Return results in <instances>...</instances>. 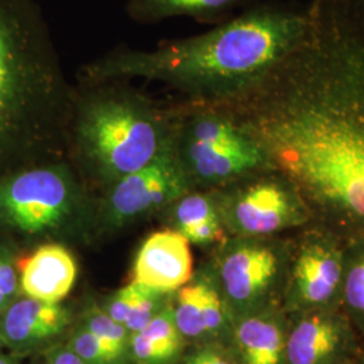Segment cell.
<instances>
[{
  "instance_id": "cell-1",
  "label": "cell",
  "mask_w": 364,
  "mask_h": 364,
  "mask_svg": "<svg viewBox=\"0 0 364 364\" xmlns=\"http://www.w3.org/2000/svg\"><path fill=\"white\" fill-rule=\"evenodd\" d=\"M311 25L259 85L227 105L274 168L340 234L364 232V10L311 0Z\"/></svg>"
},
{
  "instance_id": "cell-15",
  "label": "cell",
  "mask_w": 364,
  "mask_h": 364,
  "mask_svg": "<svg viewBox=\"0 0 364 364\" xmlns=\"http://www.w3.org/2000/svg\"><path fill=\"white\" fill-rule=\"evenodd\" d=\"M77 264L61 243H46L21 263V289L30 299L60 302L75 285Z\"/></svg>"
},
{
  "instance_id": "cell-7",
  "label": "cell",
  "mask_w": 364,
  "mask_h": 364,
  "mask_svg": "<svg viewBox=\"0 0 364 364\" xmlns=\"http://www.w3.org/2000/svg\"><path fill=\"white\" fill-rule=\"evenodd\" d=\"M290 234L227 236L215 247L210 266L234 323L282 306L291 255Z\"/></svg>"
},
{
  "instance_id": "cell-11",
  "label": "cell",
  "mask_w": 364,
  "mask_h": 364,
  "mask_svg": "<svg viewBox=\"0 0 364 364\" xmlns=\"http://www.w3.org/2000/svg\"><path fill=\"white\" fill-rule=\"evenodd\" d=\"M363 344L341 306L289 316L287 364H353Z\"/></svg>"
},
{
  "instance_id": "cell-17",
  "label": "cell",
  "mask_w": 364,
  "mask_h": 364,
  "mask_svg": "<svg viewBox=\"0 0 364 364\" xmlns=\"http://www.w3.org/2000/svg\"><path fill=\"white\" fill-rule=\"evenodd\" d=\"M257 1L259 0H129L126 14L144 25L182 16L218 25Z\"/></svg>"
},
{
  "instance_id": "cell-5",
  "label": "cell",
  "mask_w": 364,
  "mask_h": 364,
  "mask_svg": "<svg viewBox=\"0 0 364 364\" xmlns=\"http://www.w3.org/2000/svg\"><path fill=\"white\" fill-rule=\"evenodd\" d=\"M68 158L0 174V225L36 239L95 230L96 197Z\"/></svg>"
},
{
  "instance_id": "cell-23",
  "label": "cell",
  "mask_w": 364,
  "mask_h": 364,
  "mask_svg": "<svg viewBox=\"0 0 364 364\" xmlns=\"http://www.w3.org/2000/svg\"><path fill=\"white\" fill-rule=\"evenodd\" d=\"M164 294L154 289L144 287L139 284V293L135 299V304L131 309L129 317L126 318L124 326L130 331V333H135L142 331L158 313L162 311L164 305Z\"/></svg>"
},
{
  "instance_id": "cell-30",
  "label": "cell",
  "mask_w": 364,
  "mask_h": 364,
  "mask_svg": "<svg viewBox=\"0 0 364 364\" xmlns=\"http://www.w3.org/2000/svg\"><path fill=\"white\" fill-rule=\"evenodd\" d=\"M9 305H10V299L6 297V296L0 291V311H1V309H7Z\"/></svg>"
},
{
  "instance_id": "cell-25",
  "label": "cell",
  "mask_w": 364,
  "mask_h": 364,
  "mask_svg": "<svg viewBox=\"0 0 364 364\" xmlns=\"http://www.w3.org/2000/svg\"><path fill=\"white\" fill-rule=\"evenodd\" d=\"M130 348L135 360L139 364L169 363L156 344L141 331L131 333Z\"/></svg>"
},
{
  "instance_id": "cell-34",
  "label": "cell",
  "mask_w": 364,
  "mask_h": 364,
  "mask_svg": "<svg viewBox=\"0 0 364 364\" xmlns=\"http://www.w3.org/2000/svg\"><path fill=\"white\" fill-rule=\"evenodd\" d=\"M186 364H192V363H189V362H186Z\"/></svg>"
},
{
  "instance_id": "cell-19",
  "label": "cell",
  "mask_w": 364,
  "mask_h": 364,
  "mask_svg": "<svg viewBox=\"0 0 364 364\" xmlns=\"http://www.w3.org/2000/svg\"><path fill=\"white\" fill-rule=\"evenodd\" d=\"M164 212L169 213L171 228L181 235L209 221L221 220L213 191H189Z\"/></svg>"
},
{
  "instance_id": "cell-21",
  "label": "cell",
  "mask_w": 364,
  "mask_h": 364,
  "mask_svg": "<svg viewBox=\"0 0 364 364\" xmlns=\"http://www.w3.org/2000/svg\"><path fill=\"white\" fill-rule=\"evenodd\" d=\"M85 328L122 358L130 348V331L123 324L112 320L107 313L93 311L87 317Z\"/></svg>"
},
{
  "instance_id": "cell-2",
  "label": "cell",
  "mask_w": 364,
  "mask_h": 364,
  "mask_svg": "<svg viewBox=\"0 0 364 364\" xmlns=\"http://www.w3.org/2000/svg\"><path fill=\"white\" fill-rule=\"evenodd\" d=\"M311 25L309 4L259 0L201 34L151 50L117 48L82 65V80L159 82L177 102L227 105L245 97L281 64Z\"/></svg>"
},
{
  "instance_id": "cell-20",
  "label": "cell",
  "mask_w": 364,
  "mask_h": 364,
  "mask_svg": "<svg viewBox=\"0 0 364 364\" xmlns=\"http://www.w3.org/2000/svg\"><path fill=\"white\" fill-rule=\"evenodd\" d=\"M141 332L156 344L168 362H171L181 351L183 336L176 324L174 308L171 305H165Z\"/></svg>"
},
{
  "instance_id": "cell-27",
  "label": "cell",
  "mask_w": 364,
  "mask_h": 364,
  "mask_svg": "<svg viewBox=\"0 0 364 364\" xmlns=\"http://www.w3.org/2000/svg\"><path fill=\"white\" fill-rule=\"evenodd\" d=\"M186 362L192 364H236L234 358H228L221 352L219 348L215 347H204L191 355Z\"/></svg>"
},
{
  "instance_id": "cell-28",
  "label": "cell",
  "mask_w": 364,
  "mask_h": 364,
  "mask_svg": "<svg viewBox=\"0 0 364 364\" xmlns=\"http://www.w3.org/2000/svg\"><path fill=\"white\" fill-rule=\"evenodd\" d=\"M49 364H84L77 358V355L70 348H60L54 352Z\"/></svg>"
},
{
  "instance_id": "cell-22",
  "label": "cell",
  "mask_w": 364,
  "mask_h": 364,
  "mask_svg": "<svg viewBox=\"0 0 364 364\" xmlns=\"http://www.w3.org/2000/svg\"><path fill=\"white\" fill-rule=\"evenodd\" d=\"M70 350L84 364H120L123 359L109 350L100 338H96L85 326L78 329L70 341Z\"/></svg>"
},
{
  "instance_id": "cell-29",
  "label": "cell",
  "mask_w": 364,
  "mask_h": 364,
  "mask_svg": "<svg viewBox=\"0 0 364 364\" xmlns=\"http://www.w3.org/2000/svg\"><path fill=\"white\" fill-rule=\"evenodd\" d=\"M341 1H344V3H347L350 6H353L356 9L364 10V0H341Z\"/></svg>"
},
{
  "instance_id": "cell-13",
  "label": "cell",
  "mask_w": 364,
  "mask_h": 364,
  "mask_svg": "<svg viewBox=\"0 0 364 364\" xmlns=\"http://www.w3.org/2000/svg\"><path fill=\"white\" fill-rule=\"evenodd\" d=\"M191 243L173 228L150 235L139 248L134 281L162 293L181 289L193 278Z\"/></svg>"
},
{
  "instance_id": "cell-9",
  "label": "cell",
  "mask_w": 364,
  "mask_h": 364,
  "mask_svg": "<svg viewBox=\"0 0 364 364\" xmlns=\"http://www.w3.org/2000/svg\"><path fill=\"white\" fill-rule=\"evenodd\" d=\"M291 255L282 309L287 316L340 306L346 240L338 230L314 220L290 234Z\"/></svg>"
},
{
  "instance_id": "cell-24",
  "label": "cell",
  "mask_w": 364,
  "mask_h": 364,
  "mask_svg": "<svg viewBox=\"0 0 364 364\" xmlns=\"http://www.w3.org/2000/svg\"><path fill=\"white\" fill-rule=\"evenodd\" d=\"M138 293H139V284L135 282V281L130 285L120 289L117 293H115L112 299L109 301L105 313L112 320H115L117 323L124 326L126 318L129 317L131 309L135 304V299L138 297Z\"/></svg>"
},
{
  "instance_id": "cell-10",
  "label": "cell",
  "mask_w": 364,
  "mask_h": 364,
  "mask_svg": "<svg viewBox=\"0 0 364 364\" xmlns=\"http://www.w3.org/2000/svg\"><path fill=\"white\" fill-rule=\"evenodd\" d=\"M192 191L173 144L151 164L122 177L96 197L97 232H114L146 216L164 212Z\"/></svg>"
},
{
  "instance_id": "cell-6",
  "label": "cell",
  "mask_w": 364,
  "mask_h": 364,
  "mask_svg": "<svg viewBox=\"0 0 364 364\" xmlns=\"http://www.w3.org/2000/svg\"><path fill=\"white\" fill-rule=\"evenodd\" d=\"M173 149L192 191H218L275 169L243 120L227 105L174 100Z\"/></svg>"
},
{
  "instance_id": "cell-12",
  "label": "cell",
  "mask_w": 364,
  "mask_h": 364,
  "mask_svg": "<svg viewBox=\"0 0 364 364\" xmlns=\"http://www.w3.org/2000/svg\"><path fill=\"white\" fill-rule=\"evenodd\" d=\"M174 320L183 338H230L234 320L210 264L180 289Z\"/></svg>"
},
{
  "instance_id": "cell-14",
  "label": "cell",
  "mask_w": 364,
  "mask_h": 364,
  "mask_svg": "<svg viewBox=\"0 0 364 364\" xmlns=\"http://www.w3.org/2000/svg\"><path fill=\"white\" fill-rule=\"evenodd\" d=\"M289 316L272 308L236 320L228 341L236 364H287Z\"/></svg>"
},
{
  "instance_id": "cell-31",
  "label": "cell",
  "mask_w": 364,
  "mask_h": 364,
  "mask_svg": "<svg viewBox=\"0 0 364 364\" xmlns=\"http://www.w3.org/2000/svg\"><path fill=\"white\" fill-rule=\"evenodd\" d=\"M353 364H364V344L363 348H362V351L359 353V356H358V359H356V362Z\"/></svg>"
},
{
  "instance_id": "cell-18",
  "label": "cell",
  "mask_w": 364,
  "mask_h": 364,
  "mask_svg": "<svg viewBox=\"0 0 364 364\" xmlns=\"http://www.w3.org/2000/svg\"><path fill=\"white\" fill-rule=\"evenodd\" d=\"M343 236L346 240V257L340 306L364 343V232Z\"/></svg>"
},
{
  "instance_id": "cell-33",
  "label": "cell",
  "mask_w": 364,
  "mask_h": 364,
  "mask_svg": "<svg viewBox=\"0 0 364 364\" xmlns=\"http://www.w3.org/2000/svg\"><path fill=\"white\" fill-rule=\"evenodd\" d=\"M3 341H4V338H3V335H1V332H0V346H1Z\"/></svg>"
},
{
  "instance_id": "cell-4",
  "label": "cell",
  "mask_w": 364,
  "mask_h": 364,
  "mask_svg": "<svg viewBox=\"0 0 364 364\" xmlns=\"http://www.w3.org/2000/svg\"><path fill=\"white\" fill-rule=\"evenodd\" d=\"M174 114L127 80L75 85L66 158L93 193L151 164L173 144Z\"/></svg>"
},
{
  "instance_id": "cell-26",
  "label": "cell",
  "mask_w": 364,
  "mask_h": 364,
  "mask_svg": "<svg viewBox=\"0 0 364 364\" xmlns=\"http://www.w3.org/2000/svg\"><path fill=\"white\" fill-rule=\"evenodd\" d=\"M0 291L10 299L18 291V277L13 263L4 252H0Z\"/></svg>"
},
{
  "instance_id": "cell-16",
  "label": "cell",
  "mask_w": 364,
  "mask_h": 364,
  "mask_svg": "<svg viewBox=\"0 0 364 364\" xmlns=\"http://www.w3.org/2000/svg\"><path fill=\"white\" fill-rule=\"evenodd\" d=\"M69 314L58 302L19 299L7 306L1 320V335L18 347H31L63 333Z\"/></svg>"
},
{
  "instance_id": "cell-3",
  "label": "cell",
  "mask_w": 364,
  "mask_h": 364,
  "mask_svg": "<svg viewBox=\"0 0 364 364\" xmlns=\"http://www.w3.org/2000/svg\"><path fill=\"white\" fill-rule=\"evenodd\" d=\"M75 85L33 0H0V165L66 158Z\"/></svg>"
},
{
  "instance_id": "cell-32",
  "label": "cell",
  "mask_w": 364,
  "mask_h": 364,
  "mask_svg": "<svg viewBox=\"0 0 364 364\" xmlns=\"http://www.w3.org/2000/svg\"><path fill=\"white\" fill-rule=\"evenodd\" d=\"M0 364H14L11 360L6 359V358H0Z\"/></svg>"
},
{
  "instance_id": "cell-8",
  "label": "cell",
  "mask_w": 364,
  "mask_h": 364,
  "mask_svg": "<svg viewBox=\"0 0 364 364\" xmlns=\"http://www.w3.org/2000/svg\"><path fill=\"white\" fill-rule=\"evenodd\" d=\"M213 193L228 236H279L313 220L297 186L279 170L248 176Z\"/></svg>"
}]
</instances>
